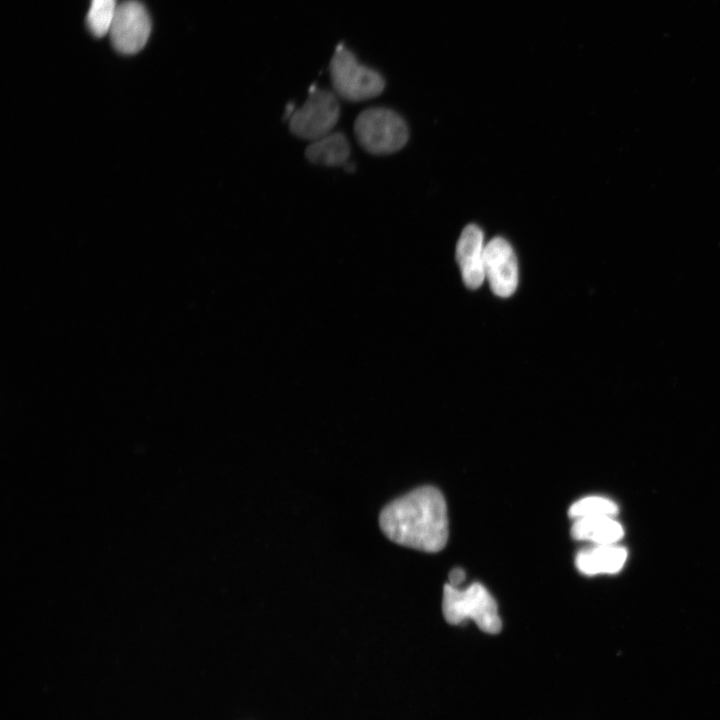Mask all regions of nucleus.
I'll return each instance as SVG.
<instances>
[{"label":"nucleus","mask_w":720,"mask_h":720,"mask_svg":"<svg viewBox=\"0 0 720 720\" xmlns=\"http://www.w3.org/2000/svg\"><path fill=\"white\" fill-rule=\"evenodd\" d=\"M355 169H356V166H355V164L352 163V162H349V161H348V162L344 165V170H345L346 172H348V173H353V172L355 171Z\"/></svg>","instance_id":"2eb2a0df"},{"label":"nucleus","mask_w":720,"mask_h":720,"mask_svg":"<svg viewBox=\"0 0 720 720\" xmlns=\"http://www.w3.org/2000/svg\"><path fill=\"white\" fill-rule=\"evenodd\" d=\"M442 611L450 624L473 620L484 632L496 634L502 622L497 604L488 590L480 583L465 589L446 584L443 589Z\"/></svg>","instance_id":"f03ea898"},{"label":"nucleus","mask_w":720,"mask_h":720,"mask_svg":"<svg viewBox=\"0 0 720 720\" xmlns=\"http://www.w3.org/2000/svg\"><path fill=\"white\" fill-rule=\"evenodd\" d=\"M617 513V504L602 496L584 497L574 502L568 510L569 517L574 520L604 516L614 517Z\"/></svg>","instance_id":"f8f14e48"},{"label":"nucleus","mask_w":720,"mask_h":720,"mask_svg":"<svg viewBox=\"0 0 720 720\" xmlns=\"http://www.w3.org/2000/svg\"><path fill=\"white\" fill-rule=\"evenodd\" d=\"M339 116L340 107L334 93L313 87L304 104L288 119L289 130L298 138L315 141L332 132Z\"/></svg>","instance_id":"39448f33"},{"label":"nucleus","mask_w":720,"mask_h":720,"mask_svg":"<svg viewBox=\"0 0 720 720\" xmlns=\"http://www.w3.org/2000/svg\"><path fill=\"white\" fill-rule=\"evenodd\" d=\"M151 21L145 7L127 0L118 5L109 35L114 48L122 54H135L147 43Z\"/></svg>","instance_id":"423d86ee"},{"label":"nucleus","mask_w":720,"mask_h":720,"mask_svg":"<svg viewBox=\"0 0 720 720\" xmlns=\"http://www.w3.org/2000/svg\"><path fill=\"white\" fill-rule=\"evenodd\" d=\"M350 153L349 141L342 132H331L312 141L305 149V157L309 162L328 167H344Z\"/></svg>","instance_id":"9d476101"},{"label":"nucleus","mask_w":720,"mask_h":720,"mask_svg":"<svg viewBox=\"0 0 720 720\" xmlns=\"http://www.w3.org/2000/svg\"><path fill=\"white\" fill-rule=\"evenodd\" d=\"M627 550L624 547L611 545H595L581 550L575 558L577 569L585 575L615 574L624 566Z\"/></svg>","instance_id":"1a4fd4ad"},{"label":"nucleus","mask_w":720,"mask_h":720,"mask_svg":"<svg viewBox=\"0 0 720 720\" xmlns=\"http://www.w3.org/2000/svg\"><path fill=\"white\" fill-rule=\"evenodd\" d=\"M465 580V572L461 568L453 569L449 574V583L454 587H458Z\"/></svg>","instance_id":"4468645a"},{"label":"nucleus","mask_w":720,"mask_h":720,"mask_svg":"<svg viewBox=\"0 0 720 720\" xmlns=\"http://www.w3.org/2000/svg\"><path fill=\"white\" fill-rule=\"evenodd\" d=\"M484 234L475 224L467 225L457 242L456 260L464 284L470 289L479 288L484 280Z\"/></svg>","instance_id":"6e6552de"},{"label":"nucleus","mask_w":720,"mask_h":720,"mask_svg":"<svg viewBox=\"0 0 720 720\" xmlns=\"http://www.w3.org/2000/svg\"><path fill=\"white\" fill-rule=\"evenodd\" d=\"M484 273L492 292L499 297L511 296L518 286L519 269L510 243L502 238L491 239L484 250Z\"/></svg>","instance_id":"0eeeda50"},{"label":"nucleus","mask_w":720,"mask_h":720,"mask_svg":"<svg viewBox=\"0 0 720 720\" xmlns=\"http://www.w3.org/2000/svg\"><path fill=\"white\" fill-rule=\"evenodd\" d=\"M116 0H91L87 14V26L96 37L109 33L117 8Z\"/></svg>","instance_id":"ddd939ff"},{"label":"nucleus","mask_w":720,"mask_h":720,"mask_svg":"<svg viewBox=\"0 0 720 720\" xmlns=\"http://www.w3.org/2000/svg\"><path fill=\"white\" fill-rule=\"evenodd\" d=\"M358 144L373 155L392 154L402 149L409 132L405 120L394 110L371 107L363 110L354 122Z\"/></svg>","instance_id":"7ed1b4c3"},{"label":"nucleus","mask_w":720,"mask_h":720,"mask_svg":"<svg viewBox=\"0 0 720 720\" xmlns=\"http://www.w3.org/2000/svg\"><path fill=\"white\" fill-rule=\"evenodd\" d=\"M624 531L614 517H592L574 520L571 535L575 540L590 541L596 545L616 544Z\"/></svg>","instance_id":"9b49d317"},{"label":"nucleus","mask_w":720,"mask_h":720,"mask_svg":"<svg viewBox=\"0 0 720 720\" xmlns=\"http://www.w3.org/2000/svg\"><path fill=\"white\" fill-rule=\"evenodd\" d=\"M329 71L334 91L347 101L375 98L385 87L381 74L360 64L355 55L342 44L335 50Z\"/></svg>","instance_id":"20e7f679"},{"label":"nucleus","mask_w":720,"mask_h":720,"mask_svg":"<svg viewBox=\"0 0 720 720\" xmlns=\"http://www.w3.org/2000/svg\"><path fill=\"white\" fill-rule=\"evenodd\" d=\"M379 525L399 545L425 552L440 551L448 539L445 499L432 486L414 489L382 509Z\"/></svg>","instance_id":"f257e3e1"}]
</instances>
